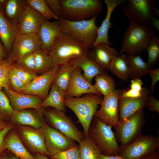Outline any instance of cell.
Returning <instances> with one entry per match:
<instances>
[{
    "label": "cell",
    "mask_w": 159,
    "mask_h": 159,
    "mask_svg": "<svg viewBox=\"0 0 159 159\" xmlns=\"http://www.w3.org/2000/svg\"><path fill=\"white\" fill-rule=\"evenodd\" d=\"M89 51L79 40L67 33L61 32L49 54L55 65L60 67L69 64Z\"/></svg>",
    "instance_id": "6da1fadb"
},
{
    "label": "cell",
    "mask_w": 159,
    "mask_h": 159,
    "mask_svg": "<svg viewBox=\"0 0 159 159\" xmlns=\"http://www.w3.org/2000/svg\"><path fill=\"white\" fill-rule=\"evenodd\" d=\"M154 28L150 25H144L130 21L124 34L123 41L118 55H140L146 47L153 34Z\"/></svg>",
    "instance_id": "7a4b0ae2"
},
{
    "label": "cell",
    "mask_w": 159,
    "mask_h": 159,
    "mask_svg": "<svg viewBox=\"0 0 159 159\" xmlns=\"http://www.w3.org/2000/svg\"><path fill=\"white\" fill-rule=\"evenodd\" d=\"M103 99L101 95L93 94L81 97H65V107L70 109L76 116L83 128L85 137L88 136L92 119Z\"/></svg>",
    "instance_id": "3957f363"
},
{
    "label": "cell",
    "mask_w": 159,
    "mask_h": 159,
    "mask_svg": "<svg viewBox=\"0 0 159 159\" xmlns=\"http://www.w3.org/2000/svg\"><path fill=\"white\" fill-rule=\"evenodd\" d=\"M63 18L69 21L89 20L97 17L102 10L99 0H60Z\"/></svg>",
    "instance_id": "277c9868"
},
{
    "label": "cell",
    "mask_w": 159,
    "mask_h": 159,
    "mask_svg": "<svg viewBox=\"0 0 159 159\" xmlns=\"http://www.w3.org/2000/svg\"><path fill=\"white\" fill-rule=\"evenodd\" d=\"M112 127L94 116L89 128L88 136L98 147L102 154L105 155H119V146Z\"/></svg>",
    "instance_id": "5b68a950"
},
{
    "label": "cell",
    "mask_w": 159,
    "mask_h": 159,
    "mask_svg": "<svg viewBox=\"0 0 159 159\" xmlns=\"http://www.w3.org/2000/svg\"><path fill=\"white\" fill-rule=\"evenodd\" d=\"M96 18L71 21L61 17L58 20L61 32L70 34L82 43L90 50L93 46L97 37L99 27L96 24Z\"/></svg>",
    "instance_id": "8992f818"
},
{
    "label": "cell",
    "mask_w": 159,
    "mask_h": 159,
    "mask_svg": "<svg viewBox=\"0 0 159 159\" xmlns=\"http://www.w3.org/2000/svg\"><path fill=\"white\" fill-rule=\"evenodd\" d=\"M43 115L52 126L66 137L80 143L85 137L83 132L77 127L65 113L54 108H42Z\"/></svg>",
    "instance_id": "52a82bcc"
},
{
    "label": "cell",
    "mask_w": 159,
    "mask_h": 159,
    "mask_svg": "<svg viewBox=\"0 0 159 159\" xmlns=\"http://www.w3.org/2000/svg\"><path fill=\"white\" fill-rule=\"evenodd\" d=\"M159 150V137L141 134L127 145L119 146V155L124 159H140Z\"/></svg>",
    "instance_id": "ba28073f"
},
{
    "label": "cell",
    "mask_w": 159,
    "mask_h": 159,
    "mask_svg": "<svg viewBox=\"0 0 159 159\" xmlns=\"http://www.w3.org/2000/svg\"><path fill=\"white\" fill-rule=\"evenodd\" d=\"M145 121L143 109L127 119L120 122L115 128L117 139L121 145L129 144L140 135Z\"/></svg>",
    "instance_id": "9c48e42d"
},
{
    "label": "cell",
    "mask_w": 159,
    "mask_h": 159,
    "mask_svg": "<svg viewBox=\"0 0 159 159\" xmlns=\"http://www.w3.org/2000/svg\"><path fill=\"white\" fill-rule=\"evenodd\" d=\"M154 2L152 0H126L122 4V9L130 21L150 25L154 16Z\"/></svg>",
    "instance_id": "30bf717a"
},
{
    "label": "cell",
    "mask_w": 159,
    "mask_h": 159,
    "mask_svg": "<svg viewBox=\"0 0 159 159\" xmlns=\"http://www.w3.org/2000/svg\"><path fill=\"white\" fill-rule=\"evenodd\" d=\"M122 90L117 89L110 94L104 96L101 107L94 116L100 119L105 124L115 127L120 123L118 102Z\"/></svg>",
    "instance_id": "8fae6325"
},
{
    "label": "cell",
    "mask_w": 159,
    "mask_h": 159,
    "mask_svg": "<svg viewBox=\"0 0 159 159\" xmlns=\"http://www.w3.org/2000/svg\"><path fill=\"white\" fill-rule=\"evenodd\" d=\"M60 67L55 65L51 69L38 75L18 92L38 96L43 100L47 96L55 75Z\"/></svg>",
    "instance_id": "7c38bea8"
},
{
    "label": "cell",
    "mask_w": 159,
    "mask_h": 159,
    "mask_svg": "<svg viewBox=\"0 0 159 159\" xmlns=\"http://www.w3.org/2000/svg\"><path fill=\"white\" fill-rule=\"evenodd\" d=\"M44 130L47 156L50 157L57 152L65 151L77 145L75 141L47 124L44 126Z\"/></svg>",
    "instance_id": "4fadbf2b"
},
{
    "label": "cell",
    "mask_w": 159,
    "mask_h": 159,
    "mask_svg": "<svg viewBox=\"0 0 159 159\" xmlns=\"http://www.w3.org/2000/svg\"><path fill=\"white\" fill-rule=\"evenodd\" d=\"M39 48V43L36 34H18L13 43L9 57L15 62Z\"/></svg>",
    "instance_id": "5bb4252c"
},
{
    "label": "cell",
    "mask_w": 159,
    "mask_h": 159,
    "mask_svg": "<svg viewBox=\"0 0 159 159\" xmlns=\"http://www.w3.org/2000/svg\"><path fill=\"white\" fill-rule=\"evenodd\" d=\"M14 123L22 126H29L38 129L47 124L42 109L30 108L19 111H14L10 117Z\"/></svg>",
    "instance_id": "9a60e30c"
},
{
    "label": "cell",
    "mask_w": 159,
    "mask_h": 159,
    "mask_svg": "<svg viewBox=\"0 0 159 159\" xmlns=\"http://www.w3.org/2000/svg\"><path fill=\"white\" fill-rule=\"evenodd\" d=\"M46 20L40 13L26 4L18 24V34H36Z\"/></svg>",
    "instance_id": "2e32d148"
},
{
    "label": "cell",
    "mask_w": 159,
    "mask_h": 159,
    "mask_svg": "<svg viewBox=\"0 0 159 159\" xmlns=\"http://www.w3.org/2000/svg\"><path fill=\"white\" fill-rule=\"evenodd\" d=\"M150 90L144 87L142 95L137 98L124 97L120 96L118 102L120 122L124 121L145 107L146 101L151 94Z\"/></svg>",
    "instance_id": "e0dca14e"
},
{
    "label": "cell",
    "mask_w": 159,
    "mask_h": 159,
    "mask_svg": "<svg viewBox=\"0 0 159 159\" xmlns=\"http://www.w3.org/2000/svg\"><path fill=\"white\" fill-rule=\"evenodd\" d=\"M82 69L74 68L69 86L65 92L66 96L70 97H80L86 94L101 95L94 85L88 82L81 73Z\"/></svg>",
    "instance_id": "ac0fdd59"
},
{
    "label": "cell",
    "mask_w": 159,
    "mask_h": 159,
    "mask_svg": "<svg viewBox=\"0 0 159 159\" xmlns=\"http://www.w3.org/2000/svg\"><path fill=\"white\" fill-rule=\"evenodd\" d=\"M2 90L7 96L14 111L30 108L42 109L40 104L43 100L38 96L19 93L8 87L4 88Z\"/></svg>",
    "instance_id": "d6986e66"
},
{
    "label": "cell",
    "mask_w": 159,
    "mask_h": 159,
    "mask_svg": "<svg viewBox=\"0 0 159 159\" xmlns=\"http://www.w3.org/2000/svg\"><path fill=\"white\" fill-rule=\"evenodd\" d=\"M44 126L36 129L32 127L21 126L19 129L22 138L32 150L37 153L47 156Z\"/></svg>",
    "instance_id": "ffe728a7"
},
{
    "label": "cell",
    "mask_w": 159,
    "mask_h": 159,
    "mask_svg": "<svg viewBox=\"0 0 159 159\" xmlns=\"http://www.w3.org/2000/svg\"><path fill=\"white\" fill-rule=\"evenodd\" d=\"M60 32L58 20L52 22L47 20L44 21L36 34L40 48L49 53Z\"/></svg>",
    "instance_id": "44dd1931"
},
{
    "label": "cell",
    "mask_w": 159,
    "mask_h": 159,
    "mask_svg": "<svg viewBox=\"0 0 159 159\" xmlns=\"http://www.w3.org/2000/svg\"><path fill=\"white\" fill-rule=\"evenodd\" d=\"M69 64L74 68L79 67L82 70L83 76L91 83L93 78L97 75L107 74V70L95 62L89 52L85 55L74 60Z\"/></svg>",
    "instance_id": "7402d4cb"
},
{
    "label": "cell",
    "mask_w": 159,
    "mask_h": 159,
    "mask_svg": "<svg viewBox=\"0 0 159 159\" xmlns=\"http://www.w3.org/2000/svg\"><path fill=\"white\" fill-rule=\"evenodd\" d=\"M4 6L0 5V39L9 56L18 34V26L9 21L4 12Z\"/></svg>",
    "instance_id": "603a6c76"
},
{
    "label": "cell",
    "mask_w": 159,
    "mask_h": 159,
    "mask_svg": "<svg viewBox=\"0 0 159 159\" xmlns=\"http://www.w3.org/2000/svg\"><path fill=\"white\" fill-rule=\"evenodd\" d=\"M126 0H104L107 8L106 16L101 25L98 27L97 35L96 41L93 46L99 43H103L110 46L112 45L108 37L109 29L112 27L110 21L112 13L118 6L123 3Z\"/></svg>",
    "instance_id": "cb8c5ba5"
},
{
    "label": "cell",
    "mask_w": 159,
    "mask_h": 159,
    "mask_svg": "<svg viewBox=\"0 0 159 159\" xmlns=\"http://www.w3.org/2000/svg\"><path fill=\"white\" fill-rule=\"evenodd\" d=\"M90 49L89 53L91 57L107 70L112 59L118 55L115 49L103 43L93 46Z\"/></svg>",
    "instance_id": "d4e9b609"
},
{
    "label": "cell",
    "mask_w": 159,
    "mask_h": 159,
    "mask_svg": "<svg viewBox=\"0 0 159 159\" xmlns=\"http://www.w3.org/2000/svg\"><path fill=\"white\" fill-rule=\"evenodd\" d=\"M65 96L64 92L52 84L47 96L41 103V107L42 108L52 107L65 112Z\"/></svg>",
    "instance_id": "484cf974"
},
{
    "label": "cell",
    "mask_w": 159,
    "mask_h": 159,
    "mask_svg": "<svg viewBox=\"0 0 159 159\" xmlns=\"http://www.w3.org/2000/svg\"><path fill=\"white\" fill-rule=\"evenodd\" d=\"M4 146L17 158L22 159H34L21 141L17 134L12 132L4 139Z\"/></svg>",
    "instance_id": "4316f807"
},
{
    "label": "cell",
    "mask_w": 159,
    "mask_h": 159,
    "mask_svg": "<svg viewBox=\"0 0 159 159\" xmlns=\"http://www.w3.org/2000/svg\"><path fill=\"white\" fill-rule=\"evenodd\" d=\"M126 60L130 70V77L132 79H140L148 74L149 69L147 63L140 55L132 56L125 54Z\"/></svg>",
    "instance_id": "83f0119b"
},
{
    "label": "cell",
    "mask_w": 159,
    "mask_h": 159,
    "mask_svg": "<svg viewBox=\"0 0 159 159\" xmlns=\"http://www.w3.org/2000/svg\"><path fill=\"white\" fill-rule=\"evenodd\" d=\"M26 4L25 0H7L3 10L6 17L13 24L17 26Z\"/></svg>",
    "instance_id": "f1b7e54d"
},
{
    "label": "cell",
    "mask_w": 159,
    "mask_h": 159,
    "mask_svg": "<svg viewBox=\"0 0 159 159\" xmlns=\"http://www.w3.org/2000/svg\"><path fill=\"white\" fill-rule=\"evenodd\" d=\"M109 71L124 82H127L130 77V70L125 54L118 55L113 58Z\"/></svg>",
    "instance_id": "f546056e"
},
{
    "label": "cell",
    "mask_w": 159,
    "mask_h": 159,
    "mask_svg": "<svg viewBox=\"0 0 159 159\" xmlns=\"http://www.w3.org/2000/svg\"><path fill=\"white\" fill-rule=\"evenodd\" d=\"M80 159H100L101 152L96 144L89 136L80 143Z\"/></svg>",
    "instance_id": "4dcf8cb0"
},
{
    "label": "cell",
    "mask_w": 159,
    "mask_h": 159,
    "mask_svg": "<svg viewBox=\"0 0 159 159\" xmlns=\"http://www.w3.org/2000/svg\"><path fill=\"white\" fill-rule=\"evenodd\" d=\"M74 68L69 64L60 67L52 84L65 92L70 84Z\"/></svg>",
    "instance_id": "1f68e13d"
},
{
    "label": "cell",
    "mask_w": 159,
    "mask_h": 159,
    "mask_svg": "<svg viewBox=\"0 0 159 159\" xmlns=\"http://www.w3.org/2000/svg\"><path fill=\"white\" fill-rule=\"evenodd\" d=\"M35 61V72L43 74L52 68L55 64L49 53L39 48L34 52Z\"/></svg>",
    "instance_id": "d6a6232c"
},
{
    "label": "cell",
    "mask_w": 159,
    "mask_h": 159,
    "mask_svg": "<svg viewBox=\"0 0 159 159\" xmlns=\"http://www.w3.org/2000/svg\"><path fill=\"white\" fill-rule=\"evenodd\" d=\"M94 85L100 93L104 96L110 94L116 90V85L113 79L107 74L96 76Z\"/></svg>",
    "instance_id": "836d02e7"
},
{
    "label": "cell",
    "mask_w": 159,
    "mask_h": 159,
    "mask_svg": "<svg viewBox=\"0 0 159 159\" xmlns=\"http://www.w3.org/2000/svg\"><path fill=\"white\" fill-rule=\"evenodd\" d=\"M146 49L148 54L147 64L150 69L159 59V38L154 33L152 35Z\"/></svg>",
    "instance_id": "e575fe53"
},
{
    "label": "cell",
    "mask_w": 159,
    "mask_h": 159,
    "mask_svg": "<svg viewBox=\"0 0 159 159\" xmlns=\"http://www.w3.org/2000/svg\"><path fill=\"white\" fill-rule=\"evenodd\" d=\"M26 4L36 10L47 20L52 19L57 20L58 18L51 10L45 0H26Z\"/></svg>",
    "instance_id": "d590c367"
},
{
    "label": "cell",
    "mask_w": 159,
    "mask_h": 159,
    "mask_svg": "<svg viewBox=\"0 0 159 159\" xmlns=\"http://www.w3.org/2000/svg\"><path fill=\"white\" fill-rule=\"evenodd\" d=\"M15 62L8 58L0 61V90L4 88H10L9 75Z\"/></svg>",
    "instance_id": "8d00e7d4"
},
{
    "label": "cell",
    "mask_w": 159,
    "mask_h": 159,
    "mask_svg": "<svg viewBox=\"0 0 159 159\" xmlns=\"http://www.w3.org/2000/svg\"><path fill=\"white\" fill-rule=\"evenodd\" d=\"M14 66L29 72L35 73L34 52L28 54L15 62Z\"/></svg>",
    "instance_id": "74e56055"
},
{
    "label": "cell",
    "mask_w": 159,
    "mask_h": 159,
    "mask_svg": "<svg viewBox=\"0 0 159 159\" xmlns=\"http://www.w3.org/2000/svg\"><path fill=\"white\" fill-rule=\"evenodd\" d=\"M50 157L51 159H80L79 146L77 144L68 150L57 152Z\"/></svg>",
    "instance_id": "f35d334b"
},
{
    "label": "cell",
    "mask_w": 159,
    "mask_h": 159,
    "mask_svg": "<svg viewBox=\"0 0 159 159\" xmlns=\"http://www.w3.org/2000/svg\"><path fill=\"white\" fill-rule=\"evenodd\" d=\"M13 111L7 96L0 90V114L5 118L10 117Z\"/></svg>",
    "instance_id": "ab89813d"
},
{
    "label": "cell",
    "mask_w": 159,
    "mask_h": 159,
    "mask_svg": "<svg viewBox=\"0 0 159 159\" xmlns=\"http://www.w3.org/2000/svg\"><path fill=\"white\" fill-rule=\"evenodd\" d=\"M12 69L26 85L30 83L38 75L35 73L29 72L14 66Z\"/></svg>",
    "instance_id": "60d3db41"
},
{
    "label": "cell",
    "mask_w": 159,
    "mask_h": 159,
    "mask_svg": "<svg viewBox=\"0 0 159 159\" xmlns=\"http://www.w3.org/2000/svg\"><path fill=\"white\" fill-rule=\"evenodd\" d=\"M9 80L11 89L16 92L20 91L26 86L12 69L9 73Z\"/></svg>",
    "instance_id": "b9f144b4"
},
{
    "label": "cell",
    "mask_w": 159,
    "mask_h": 159,
    "mask_svg": "<svg viewBox=\"0 0 159 159\" xmlns=\"http://www.w3.org/2000/svg\"><path fill=\"white\" fill-rule=\"evenodd\" d=\"M45 0L51 10L58 18L62 17V8L60 0Z\"/></svg>",
    "instance_id": "7bdbcfd3"
},
{
    "label": "cell",
    "mask_w": 159,
    "mask_h": 159,
    "mask_svg": "<svg viewBox=\"0 0 159 159\" xmlns=\"http://www.w3.org/2000/svg\"><path fill=\"white\" fill-rule=\"evenodd\" d=\"M145 107L150 111L159 113V101L154 97L153 94H151L149 96Z\"/></svg>",
    "instance_id": "ee69618b"
},
{
    "label": "cell",
    "mask_w": 159,
    "mask_h": 159,
    "mask_svg": "<svg viewBox=\"0 0 159 159\" xmlns=\"http://www.w3.org/2000/svg\"><path fill=\"white\" fill-rule=\"evenodd\" d=\"M148 74L150 75L151 79V82L150 92L153 94L154 87L157 82L159 80V69H149Z\"/></svg>",
    "instance_id": "f6af8a7d"
},
{
    "label": "cell",
    "mask_w": 159,
    "mask_h": 159,
    "mask_svg": "<svg viewBox=\"0 0 159 159\" xmlns=\"http://www.w3.org/2000/svg\"><path fill=\"white\" fill-rule=\"evenodd\" d=\"M144 88L142 91H139L130 89L127 90H122L121 97H124L137 98L141 97L143 95Z\"/></svg>",
    "instance_id": "bcb514c9"
},
{
    "label": "cell",
    "mask_w": 159,
    "mask_h": 159,
    "mask_svg": "<svg viewBox=\"0 0 159 159\" xmlns=\"http://www.w3.org/2000/svg\"><path fill=\"white\" fill-rule=\"evenodd\" d=\"M10 125H6L4 128L0 131V155L5 149L4 146V140L6 135L12 128Z\"/></svg>",
    "instance_id": "7dc6e473"
},
{
    "label": "cell",
    "mask_w": 159,
    "mask_h": 159,
    "mask_svg": "<svg viewBox=\"0 0 159 159\" xmlns=\"http://www.w3.org/2000/svg\"><path fill=\"white\" fill-rule=\"evenodd\" d=\"M143 84V81L140 79H135L131 80L130 87L131 89L142 91L143 89L142 87Z\"/></svg>",
    "instance_id": "c3c4849f"
},
{
    "label": "cell",
    "mask_w": 159,
    "mask_h": 159,
    "mask_svg": "<svg viewBox=\"0 0 159 159\" xmlns=\"http://www.w3.org/2000/svg\"><path fill=\"white\" fill-rule=\"evenodd\" d=\"M9 55L0 39V61L7 59Z\"/></svg>",
    "instance_id": "681fc988"
},
{
    "label": "cell",
    "mask_w": 159,
    "mask_h": 159,
    "mask_svg": "<svg viewBox=\"0 0 159 159\" xmlns=\"http://www.w3.org/2000/svg\"><path fill=\"white\" fill-rule=\"evenodd\" d=\"M140 159H159V151H154Z\"/></svg>",
    "instance_id": "f907efd6"
},
{
    "label": "cell",
    "mask_w": 159,
    "mask_h": 159,
    "mask_svg": "<svg viewBox=\"0 0 159 159\" xmlns=\"http://www.w3.org/2000/svg\"><path fill=\"white\" fill-rule=\"evenodd\" d=\"M150 24L153 26V27L155 28L158 32H159V19L155 18L154 16L152 19Z\"/></svg>",
    "instance_id": "816d5d0a"
},
{
    "label": "cell",
    "mask_w": 159,
    "mask_h": 159,
    "mask_svg": "<svg viewBox=\"0 0 159 159\" xmlns=\"http://www.w3.org/2000/svg\"><path fill=\"white\" fill-rule=\"evenodd\" d=\"M100 159H124V158L119 155L106 156L101 154Z\"/></svg>",
    "instance_id": "f5cc1de1"
},
{
    "label": "cell",
    "mask_w": 159,
    "mask_h": 159,
    "mask_svg": "<svg viewBox=\"0 0 159 159\" xmlns=\"http://www.w3.org/2000/svg\"><path fill=\"white\" fill-rule=\"evenodd\" d=\"M5 118L0 114V131L3 130L6 125L4 120Z\"/></svg>",
    "instance_id": "db71d44e"
},
{
    "label": "cell",
    "mask_w": 159,
    "mask_h": 159,
    "mask_svg": "<svg viewBox=\"0 0 159 159\" xmlns=\"http://www.w3.org/2000/svg\"><path fill=\"white\" fill-rule=\"evenodd\" d=\"M34 159H51L46 156L39 153H37L34 157Z\"/></svg>",
    "instance_id": "11a10c76"
},
{
    "label": "cell",
    "mask_w": 159,
    "mask_h": 159,
    "mask_svg": "<svg viewBox=\"0 0 159 159\" xmlns=\"http://www.w3.org/2000/svg\"><path fill=\"white\" fill-rule=\"evenodd\" d=\"M1 159H19L16 156L11 155H8L3 156Z\"/></svg>",
    "instance_id": "9f6ffc18"
},
{
    "label": "cell",
    "mask_w": 159,
    "mask_h": 159,
    "mask_svg": "<svg viewBox=\"0 0 159 159\" xmlns=\"http://www.w3.org/2000/svg\"><path fill=\"white\" fill-rule=\"evenodd\" d=\"M153 11L154 16L155 15L156 16L159 18V11L156 7L154 6L153 7Z\"/></svg>",
    "instance_id": "6f0895ef"
},
{
    "label": "cell",
    "mask_w": 159,
    "mask_h": 159,
    "mask_svg": "<svg viewBox=\"0 0 159 159\" xmlns=\"http://www.w3.org/2000/svg\"><path fill=\"white\" fill-rule=\"evenodd\" d=\"M19 159H20V158Z\"/></svg>",
    "instance_id": "680465c9"
}]
</instances>
